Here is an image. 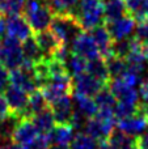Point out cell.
<instances>
[{
	"label": "cell",
	"instance_id": "1",
	"mask_svg": "<svg viewBox=\"0 0 148 149\" xmlns=\"http://www.w3.org/2000/svg\"><path fill=\"white\" fill-rule=\"evenodd\" d=\"M50 30L57 36V38L63 45H72L76 37L84 31L77 17L73 15H54L50 25Z\"/></svg>",
	"mask_w": 148,
	"mask_h": 149
},
{
	"label": "cell",
	"instance_id": "2",
	"mask_svg": "<svg viewBox=\"0 0 148 149\" xmlns=\"http://www.w3.org/2000/svg\"><path fill=\"white\" fill-rule=\"evenodd\" d=\"M24 16L36 33L50 29L54 13L45 0H28L24 8Z\"/></svg>",
	"mask_w": 148,
	"mask_h": 149
},
{
	"label": "cell",
	"instance_id": "3",
	"mask_svg": "<svg viewBox=\"0 0 148 149\" xmlns=\"http://www.w3.org/2000/svg\"><path fill=\"white\" fill-rule=\"evenodd\" d=\"M24 60H25V56H24V52H22L21 42L7 34L1 39V56H0V63L8 71H12L15 68L21 67Z\"/></svg>",
	"mask_w": 148,
	"mask_h": 149
},
{
	"label": "cell",
	"instance_id": "4",
	"mask_svg": "<svg viewBox=\"0 0 148 149\" xmlns=\"http://www.w3.org/2000/svg\"><path fill=\"white\" fill-rule=\"evenodd\" d=\"M4 98L8 103L9 113L12 116L17 119L26 118V107H28L29 93L22 90L21 88L16 85L8 84V86L4 89Z\"/></svg>",
	"mask_w": 148,
	"mask_h": 149
},
{
	"label": "cell",
	"instance_id": "5",
	"mask_svg": "<svg viewBox=\"0 0 148 149\" xmlns=\"http://www.w3.org/2000/svg\"><path fill=\"white\" fill-rule=\"evenodd\" d=\"M71 51L83 56L87 60H93L97 59V58H101L96 41L93 39L91 31L88 30L81 31L76 37V39L71 45Z\"/></svg>",
	"mask_w": 148,
	"mask_h": 149
},
{
	"label": "cell",
	"instance_id": "6",
	"mask_svg": "<svg viewBox=\"0 0 148 149\" xmlns=\"http://www.w3.org/2000/svg\"><path fill=\"white\" fill-rule=\"evenodd\" d=\"M104 81L98 80L97 77L92 76L91 73L84 72L81 74L72 77V86H73V93L77 94H84L89 95V97H94L100 90L104 86H106Z\"/></svg>",
	"mask_w": 148,
	"mask_h": 149
},
{
	"label": "cell",
	"instance_id": "7",
	"mask_svg": "<svg viewBox=\"0 0 148 149\" xmlns=\"http://www.w3.org/2000/svg\"><path fill=\"white\" fill-rule=\"evenodd\" d=\"M106 26L113 41H122V39H128L133 36L136 29V20L127 13L118 20L108 22Z\"/></svg>",
	"mask_w": 148,
	"mask_h": 149
},
{
	"label": "cell",
	"instance_id": "8",
	"mask_svg": "<svg viewBox=\"0 0 148 149\" xmlns=\"http://www.w3.org/2000/svg\"><path fill=\"white\" fill-rule=\"evenodd\" d=\"M108 88L110 92L114 94L118 102H126V103H139V94L135 88L128 86L121 77L112 79L108 82Z\"/></svg>",
	"mask_w": 148,
	"mask_h": 149
},
{
	"label": "cell",
	"instance_id": "9",
	"mask_svg": "<svg viewBox=\"0 0 148 149\" xmlns=\"http://www.w3.org/2000/svg\"><path fill=\"white\" fill-rule=\"evenodd\" d=\"M5 21H7V34L18 39L20 42L25 41L26 38L33 36L34 31L31 29V26L29 25L25 16H21V15L9 16Z\"/></svg>",
	"mask_w": 148,
	"mask_h": 149
},
{
	"label": "cell",
	"instance_id": "10",
	"mask_svg": "<svg viewBox=\"0 0 148 149\" xmlns=\"http://www.w3.org/2000/svg\"><path fill=\"white\" fill-rule=\"evenodd\" d=\"M39 135L38 130L30 118H21L16 123L15 130L12 132V140L20 145H25L34 140Z\"/></svg>",
	"mask_w": 148,
	"mask_h": 149
},
{
	"label": "cell",
	"instance_id": "11",
	"mask_svg": "<svg viewBox=\"0 0 148 149\" xmlns=\"http://www.w3.org/2000/svg\"><path fill=\"white\" fill-rule=\"evenodd\" d=\"M117 128H119L122 132L130 135V136L136 137L148 128V118L142 113L136 111V114H134L130 118L118 120Z\"/></svg>",
	"mask_w": 148,
	"mask_h": 149
},
{
	"label": "cell",
	"instance_id": "12",
	"mask_svg": "<svg viewBox=\"0 0 148 149\" xmlns=\"http://www.w3.org/2000/svg\"><path fill=\"white\" fill-rule=\"evenodd\" d=\"M91 31L93 39L96 41L97 47L100 50V55H101L102 59H108L109 56L113 55V38L109 33V29H108L106 24H101V25L93 28Z\"/></svg>",
	"mask_w": 148,
	"mask_h": 149
},
{
	"label": "cell",
	"instance_id": "13",
	"mask_svg": "<svg viewBox=\"0 0 148 149\" xmlns=\"http://www.w3.org/2000/svg\"><path fill=\"white\" fill-rule=\"evenodd\" d=\"M49 106L54 114L55 123H71V118L75 111L71 95H64V97L57 100L55 102L50 103Z\"/></svg>",
	"mask_w": 148,
	"mask_h": 149
},
{
	"label": "cell",
	"instance_id": "14",
	"mask_svg": "<svg viewBox=\"0 0 148 149\" xmlns=\"http://www.w3.org/2000/svg\"><path fill=\"white\" fill-rule=\"evenodd\" d=\"M33 36H34L37 45L41 49L42 54H43V58H46V59L51 58L54 55V52L57 51V49L62 45L59 39L57 38V36L50 29L36 31V33H33Z\"/></svg>",
	"mask_w": 148,
	"mask_h": 149
},
{
	"label": "cell",
	"instance_id": "15",
	"mask_svg": "<svg viewBox=\"0 0 148 149\" xmlns=\"http://www.w3.org/2000/svg\"><path fill=\"white\" fill-rule=\"evenodd\" d=\"M47 135L51 140V144H71L75 137V128L71 123H57Z\"/></svg>",
	"mask_w": 148,
	"mask_h": 149
},
{
	"label": "cell",
	"instance_id": "16",
	"mask_svg": "<svg viewBox=\"0 0 148 149\" xmlns=\"http://www.w3.org/2000/svg\"><path fill=\"white\" fill-rule=\"evenodd\" d=\"M126 0H104V18L105 24L115 21L127 15Z\"/></svg>",
	"mask_w": 148,
	"mask_h": 149
},
{
	"label": "cell",
	"instance_id": "17",
	"mask_svg": "<svg viewBox=\"0 0 148 149\" xmlns=\"http://www.w3.org/2000/svg\"><path fill=\"white\" fill-rule=\"evenodd\" d=\"M30 119L34 123L36 128L38 130L39 134H49V132L55 127V124H57L55 123L54 114H52L50 106H47L46 109L36 113Z\"/></svg>",
	"mask_w": 148,
	"mask_h": 149
},
{
	"label": "cell",
	"instance_id": "18",
	"mask_svg": "<svg viewBox=\"0 0 148 149\" xmlns=\"http://www.w3.org/2000/svg\"><path fill=\"white\" fill-rule=\"evenodd\" d=\"M72 95H73V101H75V103H76L75 109L81 111L85 116L92 118V116H94L97 114L98 106H97L93 97L84 95V94H77V93H72Z\"/></svg>",
	"mask_w": 148,
	"mask_h": 149
},
{
	"label": "cell",
	"instance_id": "19",
	"mask_svg": "<svg viewBox=\"0 0 148 149\" xmlns=\"http://www.w3.org/2000/svg\"><path fill=\"white\" fill-rule=\"evenodd\" d=\"M54 15H76L79 0H45Z\"/></svg>",
	"mask_w": 148,
	"mask_h": 149
},
{
	"label": "cell",
	"instance_id": "20",
	"mask_svg": "<svg viewBox=\"0 0 148 149\" xmlns=\"http://www.w3.org/2000/svg\"><path fill=\"white\" fill-rule=\"evenodd\" d=\"M87 72L91 73L92 76L97 77V79L101 80V81H104L105 84H108V82L112 80L109 70H108L106 60L102 59V58H97V59H93V60H88Z\"/></svg>",
	"mask_w": 148,
	"mask_h": 149
},
{
	"label": "cell",
	"instance_id": "21",
	"mask_svg": "<svg viewBox=\"0 0 148 149\" xmlns=\"http://www.w3.org/2000/svg\"><path fill=\"white\" fill-rule=\"evenodd\" d=\"M49 106L46 98H45L43 93L41 89H37L29 94V101H28V107H26V118H31L36 113L43 110Z\"/></svg>",
	"mask_w": 148,
	"mask_h": 149
},
{
	"label": "cell",
	"instance_id": "22",
	"mask_svg": "<svg viewBox=\"0 0 148 149\" xmlns=\"http://www.w3.org/2000/svg\"><path fill=\"white\" fill-rule=\"evenodd\" d=\"M66 68H67L68 73L72 77L81 74L84 72H87V67H88V60L84 59L83 56L75 54V52L71 51V54L68 55L67 60L64 62Z\"/></svg>",
	"mask_w": 148,
	"mask_h": 149
},
{
	"label": "cell",
	"instance_id": "23",
	"mask_svg": "<svg viewBox=\"0 0 148 149\" xmlns=\"http://www.w3.org/2000/svg\"><path fill=\"white\" fill-rule=\"evenodd\" d=\"M108 139H109L110 144L113 145L114 149H130L135 145V137L122 132L119 128H117V127H115V130L110 134V136L108 137Z\"/></svg>",
	"mask_w": 148,
	"mask_h": 149
},
{
	"label": "cell",
	"instance_id": "24",
	"mask_svg": "<svg viewBox=\"0 0 148 149\" xmlns=\"http://www.w3.org/2000/svg\"><path fill=\"white\" fill-rule=\"evenodd\" d=\"M21 46H22V52L25 59L30 60V62L36 63L39 62L41 59H43V54H42L39 46L37 45L34 36H30L29 38H26L25 41L21 42Z\"/></svg>",
	"mask_w": 148,
	"mask_h": 149
},
{
	"label": "cell",
	"instance_id": "25",
	"mask_svg": "<svg viewBox=\"0 0 148 149\" xmlns=\"http://www.w3.org/2000/svg\"><path fill=\"white\" fill-rule=\"evenodd\" d=\"M127 12L136 21L148 18V0H126Z\"/></svg>",
	"mask_w": 148,
	"mask_h": 149
},
{
	"label": "cell",
	"instance_id": "26",
	"mask_svg": "<svg viewBox=\"0 0 148 149\" xmlns=\"http://www.w3.org/2000/svg\"><path fill=\"white\" fill-rule=\"evenodd\" d=\"M105 60H106L108 70H109V73H110V77H112V79L121 77L126 71H127L128 63L125 58H119V56H115V55H112V56H109Z\"/></svg>",
	"mask_w": 148,
	"mask_h": 149
},
{
	"label": "cell",
	"instance_id": "27",
	"mask_svg": "<svg viewBox=\"0 0 148 149\" xmlns=\"http://www.w3.org/2000/svg\"><path fill=\"white\" fill-rule=\"evenodd\" d=\"M25 4V0H0V16L9 17L21 15V12H24Z\"/></svg>",
	"mask_w": 148,
	"mask_h": 149
},
{
	"label": "cell",
	"instance_id": "28",
	"mask_svg": "<svg viewBox=\"0 0 148 149\" xmlns=\"http://www.w3.org/2000/svg\"><path fill=\"white\" fill-rule=\"evenodd\" d=\"M94 101H96L98 109H108V110H114L115 106H117L118 101L114 97L110 89L106 86H104L96 95H94Z\"/></svg>",
	"mask_w": 148,
	"mask_h": 149
},
{
	"label": "cell",
	"instance_id": "29",
	"mask_svg": "<svg viewBox=\"0 0 148 149\" xmlns=\"http://www.w3.org/2000/svg\"><path fill=\"white\" fill-rule=\"evenodd\" d=\"M71 149H97V140L87 132L79 131L70 144Z\"/></svg>",
	"mask_w": 148,
	"mask_h": 149
},
{
	"label": "cell",
	"instance_id": "30",
	"mask_svg": "<svg viewBox=\"0 0 148 149\" xmlns=\"http://www.w3.org/2000/svg\"><path fill=\"white\" fill-rule=\"evenodd\" d=\"M138 111V105L135 103H126V102H118L114 109V115L117 120H122V119L130 118Z\"/></svg>",
	"mask_w": 148,
	"mask_h": 149
},
{
	"label": "cell",
	"instance_id": "31",
	"mask_svg": "<svg viewBox=\"0 0 148 149\" xmlns=\"http://www.w3.org/2000/svg\"><path fill=\"white\" fill-rule=\"evenodd\" d=\"M51 145V140H50L47 134H39L34 140L25 145H21V149H49Z\"/></svg>",
	"mask_w": 148,
	"mask_h": 149
},
{
	"label": "cell",
	"instance_id": "32",
	"mask_svg": "<svg viewBox=\"0 0 148 149\" xmlns=\"http://www.w3.org/2000/svg\"><path fill=\"white\" fill-rule=\"evenodd\" d=\"M134 37L139 42H142L144 46H148V18L138 21L136 29H135V36Z\"/></svg>",
	"mask_w": 148,
	"mask_h": 149
},
{
	"label": "cell",
	"instance_id": "33",
	"mask_svg": "<svg viewBox=\"0 0 148 149\" xmlns=\"http://www.w3.org/2000/svg\"><path fill=\"white\" fill-rule=\"evenodd\" d=\"M87 120H88V116H85L81 111H79L77 109H75L72 114V118H71V124L75 130L77 131H81V128H85Z\"/></svg>",
	"mask_w": 148,
	"mask_h": 149
},
{
	"label": "cell",
	"instance_id": "34",
	"mask_svg": "<svg viewBox=\"0 0 148 149\" xmlns=\"http://www.w3.org/2000/svg\"><path fill=\"white\" fill-rule=\"evenodd\" d=\"M8 84H9V71L0 63V92H4Z\"/></svg>",
	"mask_w": 148,
	"mask_h": 149
},
{
	"label": "cell",
	"instance_id": "35",
	"mask_svg": "<svg viewBox=\"0 0 148 149\" xmlns=\"http://www.w3.org/2000/svg\"><path fill=\"white\" fill-rule=\"evenodd\" d=\"M9 115H10V113H9L8 103H7V101H5L4 95L0 94V122L7 119Z\"/></svg>",
	"mask_w": 148,
	"mask_h": 149
},
{
	"label": "cell",
	"instance_id": "36",
	"mask_svg": "<svg viewBox=\"0 0 148 149\" xmlns=\"http://www.w3.org/2000/svg\"><path fill=\"white\" fill-rule=\"evenodd\" d=\"M135 145L139 149H148V132H143L135 137Z\"/></svg>",
	"mask_w": 148,
	"mask_h": 149
},
{
	"label": "cell",
	"instance_id": "37",
	"mask_svg": "<svg viewBox=\"0 0 148 149\" xmlns=\"http://www.w3.org/2000/svg\"><path fill=\"white\" fill-rule=\"evenodd\" d=\"M139 93H140V97L143 98L144 102H148V79L146 81H142L140 88H139Z\"/></svg>",
	"mask_w": 148,
	"mask_h": 149
},
{
	"label": "cell",
	"instance_id": "38",
	"mask_svg": "<svg viewBox=\"0 0 148 149\" xmlns=\"http://www.w3.org/2000/svg\"><path fill=\"white\" fill-rule=\"evenodd\" d=\"M7 36V21L3 16H0V41Z\"/></svg>",
	"mask_w": 148,
	"mask_h": 149
},
{
	"label": "cell",
	"instance_id": "39",
	"mask_svg": "<svg viewBox=\"0 0 148 149\" xmlns=\"http://www.w3.org/2000/svg\"><path fill=\"white\" fill-rule=\"evenodd\" d=\"M49 149H71L70 144H51Z\"/></svg>",
	"mask_w": 148,
	"mask_h": 149
},
{
	"label": "cell",
	"instance_id": "40",
	"mask_svg": "<svg viewBox=\"0 0 148 149\" xmlns=\"http://www.w3.org/2000/svg\"><path fill=\"white\" fill-rule=\"evenodd\" d=\"M0 56H1V41H0Z\"/></svg>",
	"mask_w": 148,
	"mask_h": 149
},
{
	"label": "cell",
	"instance_id": "41",
	"mask_svg": "<svg viewBox=\"0 0 148 149\" xmlns=\"http://www.w3.org/2000/svg\"><path fill=\"white\" fill-rule=\"evenodd\" d=\"M130 149H139V148L136 147V145H134V147H133V148H130Z\"/></svg>",
	"mask_w": 148,
	"mask_h": 149
},
{
	"label": "cell",
	"instance_id": "42",
	"mask_svg": "<svg viewBox=\"0 0 148 149\" xmlns=\"http://www.w3.org/2000/svg\"><path fill=\"white\" fill-rule=\"evenodd\" d=\"M0 137H1V131H0Z\"/></svg>",
	"mask_w": 148,
	"mask_h": 149
}]
</instances>
